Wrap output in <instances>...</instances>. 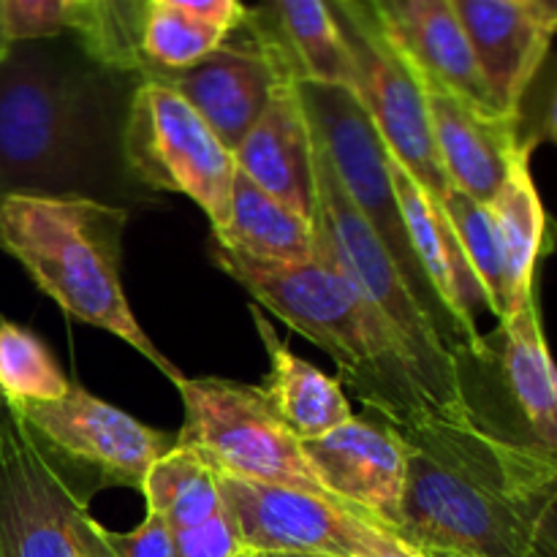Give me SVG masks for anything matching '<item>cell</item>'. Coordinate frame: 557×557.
Segmentation results:
<instances>
[{
  "instance_id": "cell-1",
  "label": "cell",
  "mask_w": 557,
  "mask_h": 557,
  "mask_svg": "<svg viewBox=\"0 0 557 557\" xmlns=\"http://www.w3.org/2000/svg\"><path fill=\"white\" fill-rule=\"evenodd\" d=\"M406 487L392 536L424 553L555 557L557 457L435 411L397 430Z\"/></svg>"
},
{
  "instance_id": "cell-2",
  "label": "cell",
  "mask_w": 557,
  "mask_h": 557,
  "mask_svg": "<svg viewBox=\"0 0 557 557\" xmlns=\"http://www.w3.org/2000/svg\"><path fill=\"white\" fill-rule=\"evenodd\" d=\"M139 79L96 63L71 33L9 44L0 58V196L114 207L136 196L120 136Z\"/></svg>"
},
{
  "instance_id": "cell-3",
  "label": "cell",
  "mask_w": 557,
  "mask_h": 557,
  "mask_svg": "<svg viewBox=\"0 0 557 557\" xmlns=\"http://www.w3.org/2000/svg\"><path fill=\"white\" fill-rule=\"evenodd\" d=\"M212 261L261 308L315 343L368 417L406 430L444 411L422 389L384 315L319 256L299 264H259L212 245Z\"/></svg>"
},
{
  "instance_id": "cell-4",
  "label": "cell",
  "mask_w": 557,
  "mask_h": 557,
  "mask_svg": "<svg viewBox=\"0 0 557 557\" xmlns=\"http://www.w3.org/2000/svg\"><path fill=\"white\" fill-rule=\"evenodd\" d=\"M125 207L82 196H0V250L69 315L120 337L174 386L185 379L147 337L125 297Z\"/></svg>"
},
{
  "instance_id": "cell-5",
  "label": "cell",
  "mask_w": 557,
  "mask_h": 557,
  "mask_svg": "<svg viewBox=\"0 0 557 557\" xmlns=\"http://www.w3.org/2000/svg\"><path fill=\"white\" fill-rule=\"evenodd\" d=\"M313 131V128H310ZM313 174H315V256L335 267L375 310L386 319V324L400 337L403 351L417 373L419 384L428 392L430 400L451 413L468 411L462 406L460 381H457L455 357L444 348L435 335L433 324L413 294L408 292L400 270L362 212L348 199L346 188L337 180L335 166L326 158L324 147L313 136Z\"/></svg>"
},
{
  "instance_id": "cell-6",
  "label": "cell",
  "mask_w": 557,
  "mask_h": 557,
  "mask_svg": "<svg viewBox=\"0 0 557 557\" xmlns=\"http://www.w3.org/2000/svg\"><path fill=\"white\" fill-rule=\"evenodd\" d=\"M297 90L313 136L335 166L348 199L362 212L368 226L373 228L379 243L397 264L408 292L428 315L446 351L451 357H460V354L479 348V343L468 341L455 315L441 302L413 256L400 205H397L395 188H392L389 169H386V147L354 92L346 87L315 85V82H297Z\"/></svg>"
},
{
  "instance_id": "cell-7",
  "label": "cell",
  "mask_w": 557,
  "mask_h": 557,
  "mask_svg": "<svg viewBox=\"0 0 557 557\" xmlns=\"http://www.w3.org/2000/svg\"><path fill=\"white\" fill-rule=\"evenodd\" d=\"M462 406L498 438L557 455V379L539 299L498 321L479 348L455 357Z\"/></svg>"
},
{
  "instance_id": "cell-8",
  "label": "cell",
  "mask_w": 557,
  "mask_h": 557,
  "mask_svg": "<svg viewBox=\"0 0 557 557\" xmlns=\"http://www.w3.org/2000/svg\"><path fill=\"white\" fill-rule=\"evenodd\" d=\"M120 147L139 188L188 196L205 210L212 228L226 223L237 163L180 92L158 79H139Z\"/></svg>"
},
{
  "instance_id": "cell-9",
  "label": "cell",
  "mask_w": 557,
  "mask_h": 557,
  "mask_svg": "<svg viewBox=\"0 0 557 557\" xmlns=\"http://www.w3.org/2000/svg\"><path fill=\"white\" fill-rule=\"evenodd\" d=\"M185 422L177 446L196 451L218 473L326 495L302 451V441L275 417L259 386L239 381L183 379ZM330 498V495H326Z\"/></svg>"
},
{
  "instance_id": "cell-10",
  "label": "cell",
  "mask_w": 557,
  "mask_h": 557,
  "mask_svg": "<svg viewBox=\"0 0 557 557\" xmlns=\"http://www.w3.org/2000/svg\"><path fill=\"white\" fill-rule=\"evenodd\" d=\"M9 406L85 504L98 490H141L152 462L174 449L172 435L74 384L60 400Z\"/></svg>"
},
{
  "instance_id": "cell-11",
  "label": "cell",
  "mask_w": 557,
  "mask_h": 557,
  "mask_svg": "<svg viewBox=\"0 0 557 557\" xmlns=\"http://www.w3.org/2000/svg\"><path fill=\"white\" fill-rule=\"evenodd\" d=\"M351 60V92L379 131L386 152L435 199L449 194L430 131L424 90L364 0H326Z\"/></svg>"
},
{
  "instance_id": "cell-12",
  "label": "cell",
  "mask_w": 557,
  "mask_h": 557,
  "mask_svg": "<svg viewBox=\"0 0 557 557\" xmlns=\"http://www.w3.org/2000/svg\"><path fill=\"white\" fill-rule=\"evenodd\" d=\"M226 515L245 553L364 557L381 525L341 500L218 473Z\"/></svg>"
},
{
  "instance_id": "cell-13",
  "label": "cell",
  "mask_w": 557,
  "mask_h": 557,
  "mask_svg": "<svg viewBox=\"0 0 557 557\" xmlns=\"http://www.w3.org/2000/svg\"><path fill=\"white\" fill-rule=\"evenodd\" d=\"M82 509L85 500L0 397V557H79Z\"/></svg>"
},
{
  "instance_id": "cell-14",
  "label": "cell",
  "mask_w": 557,
  "mask_h": 557,
  "mask_svg": "<svg viewBox=\"0 0 557 557\" xmlns=\"http://www.w3.org/2000/svg\"><path fill=\"white\" fill-rule=\"evenodd\" d=\"M302 451L330 498L395 533L406 487V446L395 428L354 413L332 433L302 441Z\"/></svg>"
},
{
  "instance_id": "cell-15",
  "label": "cell",
  "mask_w": 557,
  "mask_h": 557,
  "mask_svg": "<svg viewBox=\"0 0 557 557\" xmlns=\"http://www.w3.org/2000/svg\"><path fill=\"white\" fill-rule=\"evenodd\" d=\"M283 74L288 71L239 25L215 52L190 69L161 71L141 79H158L180 92L221 145L234 152L261 117Z\"/></svg>"
},
{
  "instance_id": "cell-16",
  "label": "cell",
  "mask_w": 557,
  "mask_h": 557,
  "mask_svg": "<svg viewBox=\"0 0 557 557\" xmlns=\"http://www.w3.org/2000/svg\"><path fill=\"white\" fill-rule=\"evenodd\" d=\"M389 41L428 90L449 92L466 107L493 117L498 109L482 79L460 20L449 0H364Z\"/></svg>"
},
{
  "instance_id": "cell-17",
  "label": "cell",
  "mask_w": 557,
  "mask_h": 557,
  "mask_svg": "<svg viewBox=\"0 0 557 557\" xmlns=\"http://www.w3.org/2000/svg\"><path fill=\"white\" fill-rule=\"evenodd\" d=\"M460 20L482 79L498 109L520 120L533 82L549 63L555 27L520 0H449Z\"/></svg>"
},
{
  "instance_id": "cell-18",
  "label": "cell",
  "mask_w": 557,
  "mask_h": 557,
  "mask_svg": "<svg viewBox=\"0 0 557 557\" xmlns=\"http://www.w3.org/2000/svg\"><path fill=\"white\" fill-rule=\"evenodd\" d=\"M232 156L239 174L275 196L288 210L313 221V131L292 74L277 79L264 112Z\"/></svg>"
},
{
  "instance_id": "cell-19",
  "label": "cell",
  "mask_w": 557,
  "mask_h": 557,
  "mask_svg": "<svg viewBox=\"0 0 557 557\" xmlns=\"http://www.w3.org/2000/svg\"><path fill=\"white\" fill-rule=\"evenodd\" d=\"M422 90L435 152L449 180V188L490 205L504 185L511 158L528 147L522 141L520 120L493 117L466 107L449 92L428 90V87Z\"/></svg>"
},
{
  "instance_id": "cell-20",
  "label": "cell",
  "mask_w": 557,
  "mask_h": 557,
  "mask_svg": "<svg viewBox=\"0 0 557 557\" xmlns=\"http://www.w3.org/2000/svg\"><path fill=\"white\" fill-rule=\"evenodd\" d=\"M386 169H389L392 188H395L403 223H406L408 239H411L419 267L428 275L430 286L435 288L441 302L446 305V310L462 326L468 341L479 343L482 332L476 326V310H487V302H484L476 275H473L471 264L462 253L460 239H457L444 207L389 152H386Z\"/></svg>"
},
{
  "instance_id": "cell-21",
  "label": "cell",
  "mask_w": 557,
  "mask_h": 557,
  "mask_svg": "<svg viewBox=\"0 0 557 557\" xmlns=\"http://www.w3.org/2000/svg\"><path fill=\"white\" fill-rule=\"evenodd\" d=\"M243 27L297 82L351 90V60L326 0H261Z\"/></svg>"
},
{
  "instance_id": "cell-22",
  "label": "cell",
  "mask_w": 557,
  "mask_h": 557,
  "mask_svg": "<svg viewBox=\"0 0 557 557\" xmlns=\"http://www.w3.org/2000/svg\"><path fill=\"white\" fill-rule=\"evenodd\" d=\"M250 315L270 357V373L259 389L275 417L297 435V441L321 438L346 424L354 417V408L341 381L297 357L253 305H250Z\"/></svg>"
},
{
  "instance_id": "cell-23",
  "label": "cell",
  "mask_w": 557,
  "mask_h": 557,
  "mask_svg": "<svg viewBox=\"0 0 557 557\" xmlns=\"http://www.w3.org/2000/svg\"><path fill=\"white\" fill-rule=\"evenodd\" d=\"M533 150L522 147L506 172L504 185L490 201L500 250H504L506 275V313H515L522 305L536 299V270L542 256L549 250L547 210L539 196L531 172Z\"/></svg>"
},
{
  "instance_id": "cell-24",
  "label": "cell",
  "mask_w": 557,
  "mask_h": 557,
  "mask_svg": "<svg viewBox=\"0 0 557 557\" xmlns=\"http://www.w3.org/2000/svg\"><path fill=\"white\" fill-rule=\"evenodd\" d=\"M212 239L218 248L259 264H299L315 259L313 221L288 210L239 172L232 185L226 223L212 228Z\"/></svg>"
},
{
  "instance_id": "cell-25",
  "label": "cell",
  "mask_w": 557,
  "mask_h": 557,
  "mask_svg": "<svg viewBox=\"0 0 557 557\" xmlns=\"http://www.w3.org/2000/svg\"><path fill=\"white\" fill-rule=\"evenodd\" d=\"M139 493L147 511L161 515L172 531L196 528L223 511L218 471L196 451L177 446V441L174 449L152 462Z\"/></svg>"
},
{
  "instance_id": "cell-26",
  "label": "cell",
  "mask_w": 557,
  "mask_h": 557,
  "mask_svg": "<svg viewBox=\"0 0 557 557\" xmlns=\"http://www.w3.org/2000/svg\"><path fill=\"white\" fill-rule=\"evenodd\" d=\"M226 38V27L169 9V5L150 3L139 33V54L145 65L141 76L190 69L215 52Z\"/></svg>"
},
{
  "instance_id": "cell-27",
  "label": "cell",
  "mask_w": 557,
  "mask_h": 557,
  "mask_svg": "<svg viewBox=\"0 0 557 557\" xmlns=\"http://www.w3.org/2000/svg\"><path fill=\"white\" fill-rule=\"evenodd\" d=\"M71 381L47 343L27 326L0 315V397L5 403L60 400Z\"/></svg>"
},
{
  "instance_id": "cell-28",
  "label": "cell",
  "mask_w": 557,
  "mask_h": 557,
  "mask_svg": "<svg viewBox=\"0 0 557 557\" xmlns=\"http://www.w3.org/2000/svg\"><path fill=\"white\" fill-rule=\"evenodd\" d=\"M446 218L455 228L460 248L476 275L479 288L484 294L487 310L495 319H504L506 313V275H504V250H500L498 228H495L490 205L473 201L471 196L449 188V194L441 199Z\"/></svg>"
},
{
  "instance_id": "cell-29",
  "label": "cell",
  "mask_w": 557,
  "mask_h": 557,
  "mask_svg": "<svg viewBox=\"0 0 557 557\" xmlns=\"http://www.w3.org/2000/svg\"><path fill=\"white\" fill-rule=\"evenodd\" d=\"M65 33H71L79 47L107 69L136 76L145 71L139 52L120 30L112 0H65Z\"/></svg>"
},
{
  "instance_id": "cell-30",
  "label": "cell",
  "mask_w": 557,
  "mask_h": 557,
  "mask_svg": "<svg viewBox=\"0 0 557 557\" xmlns=\"http://www.w3.org/2000/svg\"><path fill=\"white\" fill-rule=\"evenodd\" d=\"M5 41H38L65 33V0H0Z\"/></svg>"
},
{
  "instance_id": "cell-31",
  "label": "cell",
  "mask_w": 557,
  "mask_h": 557,
  "mask_svg": "<svg viewBox=\"0 0 557 557\" xmlns=\"http://www.w3.org/2000/svg\"><path fill=\"white\" fill-rule=\"evenodd\" d=\"M172 533L177 557H237L245 553L226 509L218 511L212 520L201 522V525Z\"/></svg>"
},
{
  "instance_id": "cell-32",
  "label": "cell",
  "mask_w": 557,
  "mask_h": 557,
  "mask_svg": "<svg viewBox=\"0 0 557 557\" xmlns=\"http://www.w3.org/2000/svg\"><path fill=\"white\" fill-rule=\"evenodd\" d=\"M101 536L114 557H177L172 528L152 511H147L141 525L128 533H114L101 525Z\"/></svg>"
},
{
  "instance_id": "cell-33",
  "label": "cell",
  "mask_w": 557,
  "mask_h": 557,
  "mask_svg": "<svg viewBox=\"0 0 557 557\" xmlns=\"http://www.w3.org/2000/svg\"><path fill=\"white\" fill-rule=\"evenodd\" d=\"M150 3L185 11V14L212 22V25L226 27L228 33L237 30L248 14V5L243 0H150Z\"/></svg>"
},
{
  "instance_id": "cell-34",
  "label": "cell",
  "mask_w": 557,
  "mask_h": 557,
  "mask_svg": "<svg viewBox=\"0 0 557 557\" xmlns=\"http://www.w3.org/2000/svg\"><path fill=\"white\" fill-rule=\"evenodd\" d=\"M76 544H79V557H114L101 536V525L90 517V511L82 509L76 517Z\"/></svg>"
},
{
  "instance_id": "cell-35",
  "label": "cell",
  "mask_w": 557,
  "mask_h": 557,
  "mask_svg": "<svg viewBox=\"0 0 557 557\" xmlns=\"http://www.w3.org/2000/svg\"><path fill=\"white\" fill-rule=\"evenodd\" d=\"M112 5H114V16H117V22H120V30L125 33V38L131 41V47L139 52L141 22H145L150 0H112Z\"/></svg>"
},
{
  "instance_id": "cell-36",
  "label": "cell",
  "mask_w": 557,
  "mask_h": 557,
  "mask_svg": "<svg viewBox=\"0 0 557 557\" xmlns=\"http://www.w3.org/2000/svg\"><path fill=\"white\" fill-rule=\"evenodd\" d=\"M364 557H422V553L419 549H413L411 544L400 542L397 536H392L389 531H384L381 528L379 536H375L373 547H370V553Z\"/></svg>"
},
{
  "instance_id": "cell-37",
  "label": "cell",
  "mask_w": 557,
  "mask_h": 557,
  "mask_svg": "<svg viewBox=\"0 0 557 557\" xmlns=\"http://www.w3.org/2000/svg\"><path fill=\"white\" fill-rule=\"evenodd\" d=\"M5 49H9V41H5V33H3V22H0V58L5 54Z\"/></svg>"
},
{
  "instance_id": "cell-38",
  "label": "cell",
  "mask_w": 557,
  "mask_h": 557,
  "mask_svg": "<svg viewBox=\"0 0 557 557\" xmlns=\"http://www.w3.org/2000/svg\"><path fill=\"white\" fill-rule=\"evenodd\" d=\"M422 557H460V555H449V553H424V549H419Z\"/></svg>"
},
{
  "instance_id": "cell-39",
  "label": "cell",
  "mask_w": 557,
  "mask_h": 557,
  "mask_svg": "<svg viewBox=\"0 0 557 557\" xmlns=\"http://www.w3.org/2000/svg\"><path fill=\"white\" fill-rule=\"evenodd\" d=\"M264 557H335V555H264Z\"/></svg>"
},
{
  "instance_id": "cell-40",
  "label": "cell",
  "mask_w": 557,
  "mask_h": 557,
  "mask_svg": "<svg viewBox=\"0 0 557 557\" xmlns=\"http://www.w3.org/2000/svg\"><path fill=\"white\" fill-rule=\"evenodd\" d=\"M237 557H259V555H253V553H239Z\"/></svg>"
},
{
  "instance_id": "cell-41",
  "label": "cell",
  "mask_w": 557,
  "mask_h": 557,
  "mask_svg": "<svg viewBox=\"0 0 557 557\" xmlns=\"http://www.w3.org/2000/svg\"><path fill=\"white\" fill-rule=\"evenodd\" d=\"M520 3H528V0H520Z\"/></svg>"
}]
</instances>
